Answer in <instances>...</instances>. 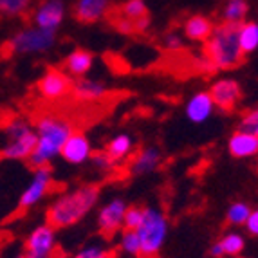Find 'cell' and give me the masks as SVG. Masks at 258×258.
<instances>
[{
    "label": "cell",
    "instance_id": "obj_1",
    "mask_svg": "<svg viewBox=\"0 0 258 258\" xmlns=\"http://www.w3.org/2000/svg\"><path fill=\"white\" fill-rule=\"evenodd\" d=\"M99 203V188L96 184H85L60 195L47 208V224L54 229L71 228L82 222Z\"/></svg>",
    "mask_w": 258,
    "mask_h": 258
},
{
    "label": "cell",
    "instance_id": "obj_2",
    "mask_svg": "<svg viewBox=\"0 0 258 258\" xmlns=\"http://www.w3.org/2000/svg\"><path fill=\"white\" fill-rule=\"evenodd\" d=\"M73 125L61 116L56 114H43L36 119V145L33 154L29 155V166L33 170L42 166H49L54 157H58L61 147L65 145L67 138L73 134Z\"/></svg>",
    "mask_w": 258,
    "mask_h": 258
},
{
    "label": "cell",
    "instance_id": "obj_3",
    "mask_svg": "<svg viewBox=\"0 0 258 258\" xmlns=\"http://www.w3.org/2000/svg\"><path fill=\"white\" fill-rule=\"evenodd\" d=\"M204 54L215 65L217 71H229L238 67L245 56L238 42V26L222 22L220 26L213 27V33L206 40Z\"/></svg>",
    "mask_w": 258,
    "mask_h": 258
},
{
    "label": "cell",
    "instance_id": "obj_4",
    "mask_svg": "<svg viewBox=\"0 0 258 258\" xmlns=\"http://www.w3.org/2000/svg\"><path fill=\"white\" fill-rule=\"evenodd\" d=\"M136 231H138L139 242H141L139 258H157L168 238V231H170L166 213L155 206H147L141 224Z\"/></svg>",
    "mask_w": 258,
    "mask_h": 258
},
{
    "label": "cell",
    "instance_id": "obj_5",
    "mask_svg": "<svg viewBox=\"0 0 258 258\" xmlns=\"http://www.w3.org/2000/svg\"><path fill=\"white\" fill-rule=\"evenodd\" d=\"M36 145V132L26 119L9 121L4 126V147L0 155L9 161H27Z\"/></svg>",
    "mask_w": 258,
    "mask_h": 258
},
{
    "label": "cell",
    "instance_id": "obj_6",
    "mask_svg": "<svg viewBox=\"0 0 258 258\" xmlns=\"http://www.w3.org/2000/svg\"><path fill=\"white\" fill-rule=\"evenodd\" d=\"M8 45L15 54H43L56 45V33L31 26L18 31Z\"/></svg>",
    "mask_w": 258,
    "mask_h": 258
},
{
    "label": "cell",
    "instance_id": "obj_7",
    "mask_svg": "<svg viewBox=\"0 0 258 258\" xmlns=\"http://www.w3.org/2000/svg\"><path fill=\"white\" fill-rule=\"evenodd\" d=\"M73 89V80L65 71L60 69H47L36 83V92L40 98L47 99V101H58L63 99L65 96L71 94Z\"/></svg>",
    "mask_w": 258,
    "mask_h": 258
},
{
    "label": "cell",
    "instance_id": "obj_8",
    "mask_svg": "<svg viewBox=\"0 0 258 258\" xmlns=\"http://www.w3.org/2000/svg\"><path fill=\"white\" fill-rule=\"evenodd\" d=\"M51 188H52V170L49 166L36 168L31 182L24 189V194L20 195L18 210H29V208L36 206L51 191Z\"/></svg>",
    "mask_w": 258,
    "mask_h": 258
},
{
    "label": "cell",
    "instance_id": "obj_9",
    "mask_svg": "<svg viewBox=\"0 0 258 258\" xmlns=\"http://www.w3.org/2000/svg\"><path fill=\"white\" fill-rule=\"evenodd\" d=\"M56 229L42 224L31 231L24 245V258H52L56 247Z\"/></svg>",
    "mask_w": 258,
    "mask_h": 258
},
{
    "label": "cell",
    "instance_id": "obj_10",
    "mask_svg": "<svg viewBox=\"0 0 258 258\" xmlns=\"http://www.w3.org/2000/svg\"><path fill=\"white\" fill-rule=\"evenodd\" d=\"M126 208H128V204L121 197L110 199L108 203H105L103 206L99 208L96 222H98V228L101 231V235L112 237L119 229H123V219H125Z\"/></svg>",
    "mask_w": 258,
    "mask_h": 258
},
{
    "label": "cell",
    "instance_id": "obj_11",
    "mask_svg": "<svg viewBox=\"0 0 258 258\" xmlns=\"http://www.w3.org/2000/svg\"><path fill=\"white\" fill-rule=\"evenodd\" d=\"M67 6L63 0H42L33 11V26L40 29L54 31L63 24Z\"/></svg>",
    "mask_w": 258,
    "mask_h": 258
},
{
    "label": "cell",
    "instance_id": "obj_12",
    "mask_svg": "<svg viewBox=\"0 0 258 258\" xmlns=\"http://www.w3.org/2000/svg\"><path fill=\"white\" fill-rule=\"evenodd\" d=\"M92 154L94 152H92V145L89 138L83 132H76V130H73V134L67 138L60 152L61 159L67 164H74V166L91 161Z\"/></svg>",
    "mask_w": 258,
    "mask_h": 258
},
{
    "label": "cell",
    "instance_id": "obj_13",
    "mask_svg": "<svg viewBox=\"0 0 258 258\" xmlns=\"http://www.w3.org/2000/svg\"><path fill=\"white\" fill-rule=\"evenodd\" d=\"M210 96L213 99L215 107H219L220 110L229 112L237 107V103L242 98L240 85H238L237 80H231V78H220L217 80L210 89Z\"/></svg>",
    "mask_w": 258,
    "mask_h": 258
},
{
    "label": "cell",
    "instance_id": "obj_14",
    "mask_svg": "<svg viewBox=\"0 0 258 258\" xmlns=\"http://www.w3.org/2000/svg\"><path fill=\"white\" fill-rule=\"evenodd\" d=\"M73 13L82 24H96L110 13V0H74Z\"/></svg>",
    "mask_w": 258,
    "mask_h": 258
},
{
    "label": "cell",
    "instance_id": "obj_15",
    "mask_svg": "<svg viewBox=\"0 0 258 258\" xmlns=\"http://www.w3.org/2000/svg\"><path fill=\"white\" fill-rule=\"evenodd\" d=\"M71 94L83 103H92V101H101L107 98L108 87L107 83L99 82V80H92V78H78L76 82L73 83Z\"/></svg>",
    "mask_w": 258,
    "mask_h": 258
},
{
    "label": "cell",
    "instance_id": "obj_16",
    "mask_svg": "<svg viewBox=\"0 0 258 258\" xmlns=\"http://www.w3.org/2000/svg\"><path fill=\"white\" fill-rule=\"evenodd\" d=\"M213 110H215V103L211 99L210 92H195L191 98L186 101L184 114L191 123H206L211 116H213Z\"/></svg>",
    "mask_w": 258,
    "mask_h": 258
},
{
    "label": "cell",
    "instance_id": "obj_17",
    "mask_svg": "<svg viewBox=\"0 0 258 258\" xmlns=\"http://www.w3.org/2000/svg\"><path fill=\"white\" fill-rule=\"evenodd\" d=\"M228 152L235 159L254 157L258 155V136L237 128V132H233L228 139Z\"/></svg>",
    "mask_w": 258,
    "mask_h": 258
},
{
    "label": "cell",
    "instance_id": "obj_18",
    "mask_svg": "<svg viewBox=\"0 0 258 258\" xmlns=\"http://www.w3.org/2000/svg\"><path fill=\"white\" fill-rule=\"evenodd\" d=\"M163 163V152L157 147H147L139 150L130 161V172L134 175H148L155 172Z\"/></svg>",
    "mask_w": 258,
    "mask_h": 258
},
{
    "label": "cell",
    "instance_id": "obj_19",
    "mask_svg": "<svg viewBox=\"0 0 258 258\" xmlns=\"http://www.w3.org/2000/svg\"><path fill=\"white\" fill-rule=\"evenodd\" d=\"M94 67V54L85 49H74L63 60V71L71 78H83Z\"/></svg>",
    "mask_w": 258,
    "mask_h": 258
},
{
    "label": "cell",
    "instance_id": "obj_20",
    "mask_svg": "<svg viewBox=\"0 0 258 258\" xmlns=\"http://www.w3.org/2000/svg\"><path fill=\"white\" fill-rule=\"evenodd\" d=\"M213 22L208 17L203 15H194L184 22L182 31H184V36L194 42H206L210 38V35L213 33Z\"/></svg>",
    "mask_w": 258,
    "mask_h": 258
},
{
    "label": "cell",
    "instance_id": "obj_21",
    "mask_svg": "<svg viewBox=\"0 0 258 258\" xmlns=\"http://www.w3.org/2000/svg\"><path fill=\"white\" fill-rule=\"evenodd\" d=\"M119 15L130 18L138 24V31H145L150 26V17H148V8L143 0H126L121 6Z\"/></svg>",
    "mask_w": 258,
    "mask_h": 258
},
{
    "label": "cell",
    "instance_id": "obj_22",
    "mask_svg": "<svg viewBox=\"0 0 258 258\" xmlns=\"http://www.w3.org/2000/svg\"><path fill=\"white\" fill-rule=\"evenodd\" d=\"M105 152H107L116 163H121V161H125L126 157H130V154L134 152V139L130 138L128 134H116V136L107 143Z\"/></svg>",
    "mask_w": 258,
    "mask_h": 258
},
{
    "label": "cell",
    "instance_id": "obj_23",
    "mask_svg": "<svg viewBox=\"0 0 258 258\" xmlns=\"http://www.w3.org/2000/svg\"><path fill=\"white\" fill-rule=\"evenodd\" d=\"M238 42L244 54H251L258 49V22H244L238 26Z\"/></svg>",
    "mask_w": 258,
    "mask_h": 258
},
{
    "label": "cell",
    "instance_id": "obj_24",
    "mask_svg": "<svg viewBox=\"0 0 258 258\" xmlns=\"http://www.w3.org/2000/svg\"><path fill=\"white\" fill-rule=\"evenodd\" d=\"M247 13H249V6L245 0H228L222 9V20L226 24L240 26L245 22Z\"/></svg>",
    "mask_w": 258,
    "mask_h": 258
},
{
    "label": "cell",
    "instance_id": "obj_25",
    "mask_svg": "<svg viewBox=\"0 0 258 258\" xmlns=\"http://www.w3.org/2000/svg\"><path fill=\"white\" fill-rule=\"evenodd\" d=\"M220 247L224 251V256H238V254L244 251L245 247V238L242 237L240 233L237 231H231V233H226L222 238L219 240Z\"/></svg>",
    "mask_w": 258,
    "mask_h": 258
},
{
    "label": "cell",
    "instance_id": "obj_26",
    "mask_svg": "<svg viewBox=\"0 0 258 258\" xmlns=\"http://www.w3.org/2000/svg\"><path fill=\"white\" fill-rule=\"evenodd\" d=\"M119 249L121 253L130 254V256H139L141 253V242L136 229H123L119 235Z\"/></svg>",
    "mask_w": 258,
    "mask_h": 258
},
{
    "label": "cell",
    "instance_id": "obj_27",
    "mask_svg": "<svg viewBox=\"0 0 258 258\" xmlns=\"http://www.w3.org/2000/svg\"><path fill=\"white\" fill-rule=\"evenodd\" d=\"M33 0H0V15L4 17H22L31 8Z\"/></svg>",
    "mask_w": 258,
    "mask_h": 258
},
{
    "label": "cell",
    "instance_id": "obj_28",
    "mask_svg": "<svg viewBox=\"0 0 258 258\" xmlns=\"http://www.w3.org/2000/svg\"><path fill=\"white\" fill-rule=\"evenodd\" d=\"M249 213H251L249 204L238 201V203H233L231 206L228 208V211H226V220H228L231 226H244L247 217H249Z\"/></svg>",
    "mask_w": 258,
    "mask_h": 258
},
{
    "label": "cell",
    "instance_id": "obj_29",
    "mask_svg": "<svg viewBox=\"0 0 258 258\" xmlns=\"http://www.w3.org/2000/svg\"><path fill=\"white\" fill-rule=\"evenodd\" d=\"M143 213H145V208L138 206V204H132V206L126 208L125 219H123V229H138L143 220Z\"/></svg>",
    "mask_w": 258,
    "mask_h": 258
},
{
    "label": "cell",
    "instance_id": "obj_30",
    "mask_svg": "<svg viewBox=\"0 0 258 258\" xmlns=\"http://www.w3.org/2000/svg\"><path fill=\"white\" fill-rule=\"evenodd\" d=\"M238 130H244V132H249L258 136V107L251 108L240 117L238 121Z\"/></svg>",
    "mask_w": 258,
    "mask_h": 258
},
{
    "label": "cell",
    "instance_id": "obj_31",
    "mask_svg": "<svg viewBox=\"0 0 258 258\" xmlns=\"http://www.w3.org/2000/svg\"><path fill=\"white\" fill-rule=\"evenodd\" d=\"M91 163H92V166H94L96 170H99V172H112V170L116 168V164H117L116 161L112 159L110 155H108L105 150L92 154Z\"/></svg>",
    "mask_w": 258,
    "mask_h": 258
},
{
    "label": "cell",
    "instance_id": "obj_32",
    "mask_svg": "<svg viewBox=\"0 0 258 258\" xmlns=\"http://www.w3.org/2000/svg\"><path fill=\"white\" fill-rule=\"evenodd\" d=\"M73 258H110V253L101 245H87L78 251Z\"/></svg>",
    "mask_w": 258,
    "mask_h": 258
},
{
    "label": "cell",
    "instance_id": "obj_33",
    "mask_svg": "<svg viewBox=\"0 0 258 258\" xmlns=\"http://www.w3.org/2000/svg\"><path fill=\"white\" fill-rule=\"evenodd\" d=\"M114 26H116L117 31H121V33H125V35H132V33H139L138 31V24L134 20H130V18L123 17V15H117L116 18H114Z\"/></svg>",
    "mask_w": 258,
    "mask_h": 258
},
{
    "label": "cell",
    "instance_id": "obj_34",
    "mask_svg": "<svg viewBox=\"0 0 258 258\" xmlns=\"http://www.w3.org/2000/svg\"><path fill=\"white\" fill-rule=\"evenodd\" d=\"M163 43L168 51H179V49H182V38H181V35H177V33H168V35L164 36Z\"/></svg>",
    "mask_w": 258,
    "mask_h": 258
},
{
    "label": "cell",
    "instance_id": "obj_35",
    "mask_svg": "<svg viewBox=\"0 0 258 258\" xmlns=\"http://www.w3.org/2000/svg\"><path fill=\"white\" fill-rule=\"evenodd\" d=\"M244 226H245V229H247L249 235L258 237V208L256 210H251L249 217H247V220H245Z\"/></svg>",
    "mask_w": 258,
    "mask_h": 258
},
{
    "label": "cell",
    "instance_id": "obj_36",
    "mask_svg": "<svg viewBox=\"0 0 258 258\" xmlns=\"http://www.w3.org/2000/svg\"><path fill=\"white\" fill-rule=\"evenodd\" d=\"M210 256L211 258H224V251H222V247H220L219 242H215V244L210 247Z\"/></svg>",
    "mask_w": 258,
    "mask_h": 258
},
{
    "label": "cell",
    "instance_id": "obj_37",
    "mask_svg": "<svg viewBox=\"0 0 258 258\" xmlns=\"http://www.w3.org/2000/svg\"><path fill=\"white\" fill-rule=\"evenodd\" d=\"M233 258H242V256H233Z\"/></svg>",
    "mask_w": 258,
    "mask_h": 258
}]
</instances>
